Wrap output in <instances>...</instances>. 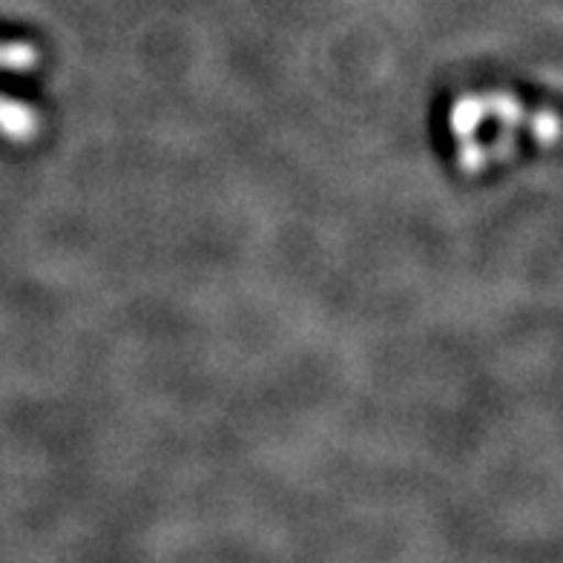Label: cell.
<instances>
[{"label": "cell", "instance_id": "6da1fadb", "mask_svg": "<svg viewBox=\"0 0 563 563\" xmlns=\"http://www.w3.org/2000/svg\"><path fill=\"white\" fill-rule=\"evenodd\" d=\"M532 115L509 92H472L452 107L449 135L454 162L466 170H489L492 164L515 156L529 139Z\"/></svg>", "mask_w": 563, "mask_h": 563}]
</instances>
